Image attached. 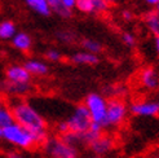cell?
Listing matches in <instances>:
<instances>
[{
    "label": "cell",
    "instance_id": "15",
    "mask_svg": "<svg viewBox=\"0 0 159 158\" xmlns=\"http://www.w3.org/2000/svg\"><path fill=\"white\" fill-rule=\"evenodd\" d=\"M71 62H74L76 65H96L98 64V56L97 54L89 53L87 51H82V52H76L71 56Z\"/></svg>",
    "mask_w": 159,
    "mask_h": 158
},
{
    "label": "cell",
    "instance_id": "25",
    "mask_svg": "<svg viewBox=\"0 0 159 158\" xmlns=\"http://www.w3.org/2000/svg\"><path fill=\"white\" fill-rule=\"evenodd\" d=\"M45 58L51 61V62H58L61 58H62V54L60 51L54 49V48H51L45 52Z\"/></svg>",
    "mask_w": 159,
    "mask_h": 158
},
{
    "label": "cell",
    "instance_id": "33",
    "mask_svg": "<svg viewBox=\"0 0 159 158\" xmlns=\"http://www.w3.org/2000/svg\"><path fill=\"white\" fill-rule=\"evenodd\" d=\"M105 2H106L107 4H115V3L119 2V0H105Z\"/></svg>",
    "mask_w": 159,
    "mask_h": 158
},
{
    "label": "cell",
    "instance_id": "37",
    "mask_svg": "<svg viewBox=\"0 0 159 158\" xmlns=\"http://www.w3.org/2000/svg\"><path fill=\"white\" fill-rule=\"evenodd\" d=\"M152 158H159V154H155V156H153Z\"/></svg>",
    "mask_w": 159,
    "mask_h": 158
},
{
    "label": "cell",
    "instance_id": "2",
    "mask_svg": "<svg viewBox=\"0 0 159 158\" xmlns=\"http://www.w3.org/2000/svg\"><path fill=\"white\" fill-rule=\"evenodd\" d=\"M3 140L20 149H31L38 145L33 132L16 122L3 128Z\"/></svg>",
    "mask_w": 159,
    "mask_h": 158
},
{
    "label": "cell",
    "instance_id": "6",
    "mask_svg": "<svg viewBox=\"0 0 159 158\" xmlns=\"http://www.w3.org/2000/svg\"><path fill=\"white\" fill-rule=\"evenodd\" d=\"M128 113V108L120 99H111L107 101L106 110V127L120 126Z\"/></svg>",
    "mask_w": 159,
    "mask_h": 158
},
{
    "label": "cell",
    "instance_id": "36",
    "mask_svg": "<svg viewBox=\"0 0 159 158\" xmlns=\"http://www.w3.org/2000/svg\"><path fill=\"white\" fill-rule=\"evenodd\" d=\"M155 11H157V12H158V13H159V3H158V4H157V5H155Z\"/></svg>",
    "mask_w": 159,
    "mask_h": 158
},
{
    "label": "cell",
    "instance_id": "13",
    "mask_svg": "<svg viewBox=\"0 0 159 158\" xmlns=\"http://www.w3.org/2000/svg\"><path fill=\"white\" fill-rule=\"evenodd\" d=\"M23 66L26 67V70L31 74V75H35V77H43L47 75L49 72V67L48 65L45 64L44 61L42 60H36V58H30L27 60Z\"/></svg>",
    "mask_w": 159,
    "mask_h": 158
},
{
    "label": "cell",
    "instance_id": "35",
    "mask_svg": "<svg viewBox=\"0 0 159 158\" xmlns=\"http://www.w3.org/2000/svg\"><path fill=\"white\" fill-rule=\"evenodd\" d=\"M4 104V101H3V97H2V95H0V105H3Z\"/></svg>",
    "mask_w": 159,
    "mask_h": 158
},
{
    "label": "cell",
    "instance_id": "18",
    "mask_svg": "<svg viewBox=\"0 0 159 158\" xmlns=\"http://www.w3.org/2000/svg\"><path fill=\"white\" fill-rule=\"evenodd\" d=\"M25 2L35 13L40 14V16L48 17V16L52 13L47 0H25Z\"/></svg>",
    "mask_w": 159,
    "mask_h": 158
},
{
    "label": "cell",
    "instance_id": "9",
    "mask_svg": "<svg viewBox=\"0 0 159 158\" xmlns=\"http://www.w3.org/2000/svg\"><path fill=\"white\" fill-rule=\"evenodd\" d=\"M5 81L12 83H30L31 74L23 65H11L5 72Z\"/></svg>",
    "mask_w": 159,
    "mask_h": 158
},
{
    "label": "cell",
    "instance_id": "23",
    "mask_svg": "<svg viewBox=\"0 0 159 158\" xmlns=\"http://www.w3.org/2000/svg\"><path fill=\"white\" fill-rule=\"evenodd\" d=\"M82 47L83 49L89 52V53H93V54H98L101 51H102V44L97 40H94V39H83L82 40Z\"/></svg>",
    "mask_w": 159,
    "mask_h": 158
},
{
    "label": "cell",
    "instance_id": "7",
    "mask_svg": "<svg viewBox=\"0 0 159 158\" xmlns=\"http://www.w3.org/2000/svg\"><path fill=\"white\" fill-rule=\"evenodd\" d=\"M110 4H107L105 0H76L75 8L87 14H101L109 11Z\"/></svg>",
    "mask_w": 159,
    "mask_h": 158
},
{
    "label": "cell",
    "instance_id": "30",
    "mask_svg": "<svg viewBox=\"0 0 159 158\" xmlns=\"http://www.w3.org/2000/svg\"><path fill=\"white\" fill-rule=\"evenodd\" d=\"M5 158H26V157L23 156L22 153H20V152H9L7 154Z\"/></svg>",
    "mask_w": 159,
    "mask_h": 158
},
{
    "label": "cell",
    "instance_id": "27",
    "mask_svg": "<svg viewBox=\"0 0 159 158\" xmlns=\"http://www.w3.org/2000/svg\"><path fill=\"white\" fill-rule=\"evenodd\" d=\"M56 130H57V132L60 133V135H63V133L69 132V127H67V123H66V121H62V122H60L57 126H56Z\"/></svg>",
    "mask_w": 159,
    "mask_h": 158
},
{
    "label": "cell",
    "instance_id": "31",
    "mask_svg": "<svg viewBox=\"0 0 159 158\" xmlns=\"http://www.w3.org/2000/svg\"><path fill=\"white\" fill-rule=\"evenodd\" d=\"M148 5H157L159 3V0H144Z\"/></svg>",
    "mask_w": 159,
    "mask_h": 158
},
{
    "label": "cell",
    "instance_id": "21",
    "mask_svg": "<svg viewBox=\"0 0 159 158\" xmlns=\"http://www.w3.org/2000/svg\"><path fill=\"white\" fill-rule=\"evenodd\" d=\"M60 137L65 141L66 144L71 145V146H74L78 149V146H80V145H84L83 144V137H82V133H76V132H66V133H63V135H60Z\"/></svg>",
    "mask_w": 159,
    "mask_h": 158
},
{
    "label": "cell",
    "instance_id": "10",
    "mask_svg": "<svg viewBox=\"0 0 159 158\" xmlns=\"http://www.w3.org/2000/svg\"><path fill=\"white\" fill-rule=\"evenodd\" d=\"M31 90H33L31 83H12L8 81L0 82V91L12 96H25Z\"/></svg>",
    "mask_w": 159,
    "mask_h": 158
},
{
    "label": "cell",
    "instance_id": "5",
    "mask_svg": "<svg viewBox=\"0 0 159 158\" xmlns=\"http://www.w3.org/2000/svg\"><path fill=\"white\" fill-rule=\"evenodd\" d=\"M66 123H67L69 131L76 132V133H83L91 127L93 122H92V118L89 115L88 109L85 108L84 104H80V105L75 106L73 113H71L66 119Z\"/></svg>",
    "mask_w": 159,
    "mask_h": 158
},
{
    "label": "cell",
    "instance_id": "22",
    "mask_svg": "<svg viewBox=\"0 0 159 158\" xmlns=\"http://www.w3.org/2000/svg\"><path fill=\"white\" fill-rule=\"evenodd\" d=\"M14 122V118H13V113L9 106L7 105H0V127L4 128L7 126H9Z\"/></svg>",
    "mask_w": 159,
    "mask_h": 158
},
{
    "label": "cell",
    "instance_id": "26",
    "mask_svg": "<svg viewBox=\"0 0 159 158\" xmlns=\"http://www.w3.org/2000/svg\"><path fill=\"white\" fill-rule=\"evenodd\" d=\"M122 42L127 45V47H133L136 44V38L131 33H123L122 34Z\"/></svg>",
    "mask_w": 159,
    "mask_h": 158
},
{
    "label": "cell",
    "instance_id": "3",
    "mask_svg": "<svg viewBox=\"0 0 159 158\" xmlns=\"http://www.w3.org/2000/svg\"><path fill=\"white\" fill-rule=\"evenodd\" d=\"M84 105L88 109L92 122L100 124L102 128H106V110H107L106 99L102 95L93 92L85 97Z\"/></svg>",
    "mask_w": 159,
    "mask_h": 158
},
{
    "label": "cell",
    "instance_id": "12",
    "mask_svg": "<svg viewBox=\"0 0 159 158\" xmlns=\"http://www.w3.org/2000/svg\"><path fill=\"white\" fill-rule=\"evenodd\" d=\"M141 84L148 90H155L159 87V77L153 67H145L140 74Z\"/></svg>",
    "mask_w": 159,
    "mask_h": 158
},
{
    "label": "cell",
    "instance_id": "29",
    "mask_svg": "<svg viewBox=\"0 0 159 158\" xmlns=\"http://www.w3.org/2000/svg\"><path fill=\"white\" fill-rule=\"evenodd\" d=\"M122 18L124 20V21H132L133 20V13L131 12V11H128V9H124L123 12H122Z\"/></svg>",
    "mask_w": 159,
    "mask_h": 158
},
{
    "label": "cell",
    "instance_id": "17",
    "mask_svg": "<svg viewBox=\"0 0 159 158\" xmlns=\"http://www.w3.org/2000/svg\"><path fill=\"white\" fill-rule=\"evenodd\" d=\"M102 128L100 124H97V123H92V126L91 127L87 130L85 132H83L82 133V137H83V144L84 145H91L92 143L96 139H98L101 135H102Z\"/></svg>",
    "mask_w": 159,
    "mask_h": 158
},
{
    "label": "cell",
    "instance_id": "20",
    "mask_svg": "<svg viewBox=\"0 0 159 158\" xmlns=\"http://www.w3.org/2000/svg\"><path fill=\"white\" fill-rule=\"evenodd\" d=\"M17 33V29H16L14 22L7 20V21H2L0 22V39L2 40H12V38Z\"/></svg>",
    "mask_w": 159,
    "mask_h": 158
},
{
    "label": "cell",
    "instance_id": "32",
    "mask_svg": "<svg viewBox=\"0 0 159 158\" xmlns=\"http://www.w3.org/2000/svg\"><path fill=\"white\" fill-rule=\"evenodd\" d=\"M154 45H155L157 52L159 53V36H158V38H155V40H154Z\"/></svg>",
    "mask_w": 159,
    "mask_h": 158
},
{
    "label": "cell",
    "instance_id": "1",
    "mask_svg": "<svg viewBox=\"0 0 159 158\" xmlns=\"http://www.w3.org/2000/svg\"><path fill=\"white\" fill-rule=\"evenodd\" d=\"M11 110L13 113L14 122L27 128L35 136L36 144L43 145L48 139L47 132V122L43 115L29 102L16 97L11 102Z\"/></svg>",
    "mask_w": 159,
    "mask_h": 158
},
{
    "label": "cell",
    "instance_id": "16",
    "mask_svg": "<svg viewBox=\"0 0 159 158\" xmlns=\"http://www.w3.org/2000/svg\"><path fill=\"white\" fill-rule=\"evenodd\" d=\"M144 22L148 30L155 38L159 36V13L157 11H150L144 16Z\"/></svg>",
    "mask_w": 159,
    "mask_h": 158
},
{
    "label": "cell",
    "instance_id": "34",
    "mask_svg": "<svg viewBox=\"0 0 159 158\" xmlns=\"http://www.w3.org/2000/svg\"><path fill=\"white\" fill-rule=\"evenodd\" d=\"M0 139L3 140V128L2 127H0Z\"/></svg>",
    "mask_w": 159,
    "mask_h": 158
},
{
    "label": "cell",
    "instance_id": "14",
    "mask_svg": "<svg viewBox=\"0 0 159 158\" xmlns=\"http://www.w3.org/2000/svg\"><path fill=\"white\" fill-rule=\"evenodd\" d=\"M12 44L16 49H18L21 52H29L33 47V39L27 33H16V35L12 38Z\"/></svg>",
    "mask_w": 159,
    "mask_h": 158
},
{
    "label": "cell",
    "instance_id": "8",
    "mask_svg": "<svg viewBox=\"0 0 159 158\" xmlns=\"http://www.w3.org/2000/svg\"><path fill=\"white\" fill-rule=\"evenodd\" d=\"M131 113L137 117H155L159 114L158 101H137L129 106Z\"/></svg>",
    "mask_w": 159,
    "mask_h": 158
},
{
    "label": "cell",
    "instance_id": "38",
    "mask_svg": "<svg viewBox=\"0 0 159 158\" xmlns=\"http://www.w3.org/2000/svg\"><path fill=\"white\" fill-rule=\"evenodd\" d=\"M94 158H98V157H94Z\"/></svg>",
    "mask_w": 159,
    "mask_h": 158
},
{
    "label": "cell",
    "instance_id": "19",
    "mask_svg": "<svg viewBox=\"0 0 159 158\" xmlns=\"http://www.w3.org/2000/svg\"><path fill=\"white\" fill-rule=\"evenodd\" d=\"M48 5L51 8V12H53L54 14H57L61 18H70L73 16V11L66 8L63 4H61L58 0H47Z\"/></svg>",
    "mask_w": 159,
    "mask_h": 158
},
{
    "label": "cell",
    "instance_id": "4",
    "mask_svg": "<svg viewBox=\"0 0 159 158\" xmlns=\"http://www.w3.org/2000/svg\"><path fill=\"white\" fill-rule=\"evenodd\" d=\"M43 148L49 158H78V149L66 144L60 136L48 137Z\"/></svg>",
    "mask_w": 159,
    "mask_h": 158
},
{
    "label": "cell",
    "instance_id": "11",
    "mask_svg": "<svg viewBox=\"0 0 159 158\" xmlns=\"http://www.w3.org/2000/svg\"><path fill=\"white\" fill-rule=\"evenodd\" d=\"M91 151L96 154L97 157L101 156H106L107 153H110L114 148V140L113 137H110L107 135H101L98 139H96L93 143L89 145Z\"/></svg>",
    "mask_w": 159,
    "mask_h": 158
},
{
    "label": "cell",
    "instance_id": "28",
    "mask_svg": "<svg viewBox=\"0 0 159 158\" xmlns=\"http://www.w3.org/2000/svg\"><path fill=\"white\" fill-rule=\"evenodd\" d=\"M58 2L71 11H73V8H75V4H76V0H58Z\"/></svg>",
    "mask_w": 159,
    "mask_h": 158
},
{
    "label": "cell",
    "instance_id": "24",
    "mask_svg": "<svg viewBox=\"0 0 159 158\" xmlns=\"http://www.w3.org/2000/svg\"><path fill=\"white\" fill-rule=\"evenodd\" d=\"M57 38L58 40H61L62 43H66V44H70L75 40V34L73 31H69V30H61L57 33Z\"/></svg>",
    "mask_w": 159,
    "mask_h": 158
}]
</instances>
